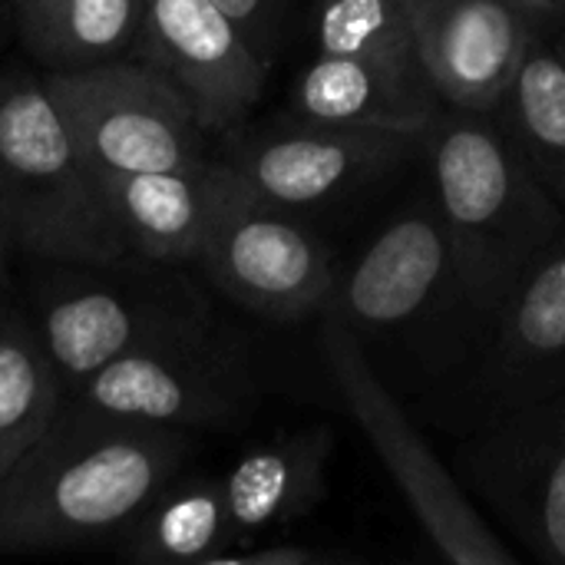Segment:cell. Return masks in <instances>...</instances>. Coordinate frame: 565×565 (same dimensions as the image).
Masks as SVG:
<instances>
[{
	"mask_svg": "<svg viewBox=\"0 0 565 565\" xmlns=\"http://www.w3.org/2000/svg\"><path fill=\"white\" fill-rule=\"evenodd\" d=\"M324 311L348 324L381 384L417 411L470 367L490 328L430 195L367 242Z\"/></svg>",
	"mask_w": 565,
	"mask_h": 565,
	"instance_id": "6da1fadb",
	"label": "cell"
},
{
	"mask_svg": "<svg viewBox=\"0 0 565 565\" xmlns=\"http://www.w3.org/2000/svg\"><path fill=\"white\" fill-rule=\"evenodd\" d=\"M189 450L185 430L109 417L66 397L0 483V556L119 543L182 473Z\"/></svg>",
	"mask_w": 565,
	"mask_h": 565,
	"instance_id": "7a4b0ae2",
	"label": "cell"
},
{
	"mask_svg": "<svg viewBox=\"0 0 565 565\" xmlns=\"http://www.w3.org/2000/svg\"><path fill=\"white\" fill-rule=\"evenodd\" d=\"M424 162L460 271L493 321L523 275L565 235V212L493 113L444 103L427 126Z\"/></svg>",
	"mask_w": 565,
	"mask_h": 565,
	"instance_id": "3957f363",
	"label": "cell"
},
{
	"mask_svg": "<svg viewBox=\"0 0 565 565\" xmlns=\"http://www.w3.org/2000/svg\"><path fill=\"white\" fill-rule=\"evenodd\" d=\"M0 218L13 252L70 265L132 258L106 172L89 159L43 73L0 70Z\"/></svg>",
	"mask_w": 565,
	"mask_h": 565,
	"instance_id": "277c9868",
	"label": "cell"
},
{
	"mask_svg": "<svg viewBox=\"0 0 565 565\" xmlns=\"http://www.w3.org/2000/svg\"><path fill=\"white\" fill-rule=\"evenodd\" d=\"M321 348L334 387L377 450L437 556L454 565L516 563V553L477 513L473 497L463 490L460 477H454L437 460L420 427L414 424L411 407L381 384V377L361 358L348 324L331 311H321Z\"/></svg>",
	"mask_w": 565,
	"mask_h": 565,
	"instance_id": "5b68a950",
	"label": "cell"
},
{
	"mask_svg": "<svg viewBox=\"0 0 565 565\" xmlns=\"http://www.w3.org/2000/svg\"><path fill=\"white\" fill-rule=\"evenodd\" d=\"M89 159L106 172L185 169L212 159V132L152 63L122 56L89 70L43 73Z\"/></svg>",
	"mask_w": 565,
	"mask_h": 565,
	"instance_id": "8992f818",
	"label": "cell"
},
{
	"mask_svg": "<svg viewBox=\"0 0 565 565\" xmlns=\"http://www.w3.org/2000/svg\"><path fill=\"white\" fill-rule=\"evenodd\" d=\"M556 391H565V235L497 308L470 367L420 414L463 437Z\"/></svg>",
	"mask_w": 565,
	"mask_h": 565,
	"instance_id": "52a82bcc",
	"label": "cell"
},
{
	"mask_svg": "<svg viewBox=\"0 0 565 565\" xmlns=\"http://www.w3.org/2000/svg\"><path fill=\"white\" fill-rule=\"evenodd\" d=\"M427 129L285 119L218 152L252 199L305 215L344 205L424 159Z\"/></svg>",
	"mask_w": 565,
	"mask_h": 565,
	"instance_id": "ba28073f",
	"label": "cell"
},
{
	"mask_svg": "<svg viewBox=\"0 0 565 565\" xmlns=\"http://www.w3.org/2000/svg\"><path fill=\"white\" fill-rule=\"evenodd\" d=\"M457 477L536 559L565 565V391L463 434Z\"/></svg>",
	"mask_w": 565,
	"mask_h": 565,
	"instance_id": "9c48e42d",
	"label": "cell"
},
{
	"mask_svg": "<svg viewBox=\"0 0 565 565\" xmlns=\"http://www.w3.org/2000/svg\"><path fill=\"white\" fill-rule=\"evenodd\" d=\"M109 271L113 265H99V275L66 278L46 291L33 318L66 394L132 351L212 328L202 298L185 281Z\"/></svg>",
	"mask_w": 565,
	"mask_h": 565,
	"instance_id": "30bf717a",
	"label": "cell"
},
{
	"mask_svg": "<svg viewBox=\"0 0 565 565\" xmlns=\"http://www.w3.org/2000/svg\"><path fill=\"white\" fill-rule=\"evenodd\" d=\"M66 397L109 417L195 430L238 420L252 404V374L242 354L205 328L132 351Z\"/></svg>",
	"mask_w": 565,
	"mask_h": 565,
	"instance_id": "8fae6325",
	"label": "cell"
},
{
	"mask_svg": "<svg viewBox=\"0 0 565 565\" xmlns=\"http://www.w3.org/2000/svg\"><path fill=\"white\" fill-rule=\"evenodd\" d=\"M195 265L235 305L278 324L321 315L341 278L334 248L301 215L252 195L222 215Z\"/></svg>",
	"mask_w": 565,
	"mask_h": 565,
	"instance_id": "7c38bea8",
	"label": "cell"
},
{
	"mask_svg": "<svg viewBox=\"0 0 565 565\" xmlns=\"http://www.w3.org/2000/svg\"><path fill=\"white\" fill-rule=\"evenodd\" d=\"M132 56L162 70L212 136L245 122L271 73L215 0H146Z\"/></svg>",
	"mask_w": 565,
	"mask_h": 565,
	"instance_id": "4fadbf2b",
	"label": "cell"
},
{
	"mask_svg": "<svg viewBox=\"0 0 565 565\" xmlns=\"http://www.w3.org/2000/svg\"><path fill=\"white\" fill-rule=\"evenodd\" d=\"M414 23L440 99L477 113L497 109L540 33L516 0H424Z\"/></svg>",
	"mask_w": 565,
	"mask_h": 565,
	"instance_id": "5bb4252c",
	"label": "cell"
},
{
	"mask_svg": "<svg viewBox=\"0 0 565 565\" xmlns=\"http://www.w3.org/2000/svg\"><path fill=\"white\" fill-rule=\"evenodd\" d=\"M106 189L129 252L152 265L199 262L222 215L248 195L222 156L185 169L113 172Z\"/></svg>",
	"mask_w": 565,
	"mask_h": 565,
	"instance_id": "9a60e30c",
	"label": "cell"
},
{
	"mask_svg": "<svg viewBox=\"0 0 565 565\" xmlns=\"http://www.w3.org/2000/svg\"><path fill=\"white\" fill-rule=\"evenodd\" d=\"M444 99L420 56L318 53L295 79L288 119L324 126L427 129Z\"/></svg>",
	"mask_w": 565,
	"mask_h": 565,
	"instance_id": "2e32d148",
	"label": "cell"
},
{
	"mask_svg": "<svg viewBox=\"0 0 565 565\" xmlns=\"http://www.w3.org/2000/svg\"><path fill=\"white\" fill-rule=\"evenodd\" d=\"M334 434L301 427L242 454L222 477L228 520L238 546L305 520L328 493V463Z\"/></svg>",
	"mask_w": 565,
	"mask_h": 565,
	"instance_id": "e0dca14e",
	"label": "cell"
},
{
	"mask_svg": "<svg viewBox=\"0 0 565 565\" xmlns=\"http://www.w3.org/2000/svg\"><path fill=\"white\" fill-rule=\"evenodd\" d=\"M222 477H175L119 536L116 556L139 565H215L235 550Z\"/></svg>",
	"mask_w": 565,
	"mask_h": 565,
	"instance_id": "ac0fdd59",
	"label": "cell"
},
{
	"mask_svg": "<svg viewBox=\"0 0 565 565\" xmlns=\"http://www.w3.org/2000/svg\"><path fill=\"white\" fill-rule=\"evenodd\" d=\"M13 10L40 73H66L132 56L146 0H30Z\"/></svg>",
	"mask_w": 565,
	"mask_h": 565,
	"instance_id": "d6986e66",
	"label": "cell"
},
{
	"mask_svg": "<svg viewBox=\"0 0 565 565\" xmlns=\"http://www.w3.org/2000/svg\"><path fill=\"white\" fill-rule=\"evenodd\" d=\"M493 119L565 212V63L543 33L530 40Z\"/></svg>",
	"mask_w": 565,
	"mask_h": 565,
	"instance_id": "ffe728a7",
	"label": "cell"
},
{
	"mask_svg": "<svg viewBox=\"0 0 565 565\" xmlns=\"http://www.w3.org/2000/svg\"><path fill=\"white\" fill-rule=\"evenodd\" d=\"M63 401V377L36 324L0 305V483L50 430Z\"/></svg>",
	"mask_w": 565,
	"mask_h": 565,
	"instance_id": "44dd1931",
	"label": "cell"
},
{
	"mask_svg": "<svg viewBox=\"0 0 565 565\" xmlns=\"http://www.w3.org/2000/svg\"><path fill=\"white\" fill-rule=\"evenodd\" d=\"M318 53L420 56L414 10L401 0H315Z\"/></svg>",
	"mask_w": 565,
	"mask_h": 565,
	"instance_id": "7402d4cb",
	"label": "cell"
},
{
	"mask_svg": "<svg viewBox=\"0 0 565 565\" xmlns=\"http://www.w3.org/2000/svg\"><path fill=\"white\" fill-rule=\"evenodd\" d=\"M215 3L235 20V26L245 33L252 50L268 66H275L288 26L291 0H215Z\"/></svg>",
	"mask_w": 565,
	"mask_h": 565,
	"instance_id": "603a6c76",
	"label": "cell"
},
{
	"mask_svg": "<svg viewBox=\"0 0 565 565\" xmlns=\"http://www.w3.org/2000/svg\"><path fill=\"white\" fill-rule=\"evenodd\" d=\"M331 563H351L341 553H318L308 546H295V543H248V546H235L228 553L218 556L215 565H331Z\"/></svg>",
	"mask_w": 565,
	"mask_h": 565,
	"instance_id": "cb8c5ba5",
	"label": "cell"
},
{
	"mask_svg": "<svg viewBox=\"0 0 565 565\" xmlns=\"http://www.w3.org/2000/svg\"><path fill=\"white\" fill-rule=\"evenodd\" d=\"M523 13L533 20L540 33H550L553 26L565 23V0H516Z\"/></svg>",
	"mask_w": 565,
	"mask_h": 565,
	"instance_id": "d4e9b609",
	"label": "cell"
},
{
	"mask_svg": "<svg viewBox=\"0 0 565 565\" xmlns=\"http://www.w3.org/2000/svg\"><path fill=\"white\" fill-rule=\"evenodd\" d=\"M10 235H7V225L0 218V305H7V265H10Z\"/></svg>",
	"mask_w": 565,
	"mask_h": 565,
	"instance_id": "484cf974",
	"label": "cell"
},
{
	"mask_svg": "<svg viewBox=\"0 0 565 565\" xmlns=\"http://www.w3.org/2000/svg\"><path fill=\"white\" fill-rule=\"evenodd\" d=\"M543 36H546V40L553 43V50L559 53V60H563V63H565V23H559V26H553V30H550V33H543Z\"/></svg>",
	"mask_w": 565,
	"mask_h": 565,
	"instance_id": "4316f807",
	"label": "cell"
},
{
	"mask_svg": "<svg viewBox=\"0 0 565 565\" xmlns=\"http://www.w3.org/2000/svg\"><path fill=\"white\" fill-rule=\"evenodd\" d=\"M401 3H407V7H411V10H417V7H420V3H424V0H401Z\"/></svg>",
	"mask_w": 565,
	"mask_h": 565,
	"instance_id": "83f0119b",
	"label": "cell"
},
{
	"mask_svg": "<svg viewBox=\"0 0 565 565\" xmlns=\"http://www.w3.org/2000/svg\"><path fill=\"white\" fill-rule=\"evenodd\" d=\"M10 3H13V7H20V3H30V0H10Z\"/></svg>",
	"mask_w": 565,
	"mask_h": 565,
	"instance_id": "f1b7e54d",
	"label": "cell"
}]
</instances>
